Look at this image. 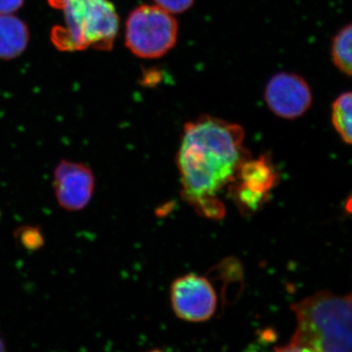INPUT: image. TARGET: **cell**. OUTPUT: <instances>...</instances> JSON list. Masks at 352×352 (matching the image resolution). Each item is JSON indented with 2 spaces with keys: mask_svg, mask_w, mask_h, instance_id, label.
Instances as JSON below:
<instances>
[{
  "mask_svg": "<svg viewBox=\"0 0 352 352\" xmlns=\"http://www.w3.org/2000/svg\"><path fill=\"white\" fill-rule=\"evenodd\" d=\"M53 189L60 207L67 212H80L94 197V171L87 164L62 160L55 168Z\"/></svg>",
  "mask_w": 352,
  "mask_h": 352,
  "instance_id": "obj_8",
  "label": "cell"
},
{
  "mask_svg": "<svg viewBox=\"0 0 352 352\" xmlns=\"http://www.w3.org/2000/svg\"><path fill=\"white\" fill-rule=\"evenodd\" d=\"M332 124L340 139L347 145L352 142V94L344 92L332 104Z\"/></svg>",
  "mask_w": 352,
  "mask_h": 352,
  "instance_id": "obj_11",
  "label": "cell"
},
{
  "mask_svg": "<svg viewBox=\"0 0 352 352\" xmlns=\"http://www.w3.org/2000/svg\"><path fill=\"white\" fill-rule=\"evenodd\" d=\"M178 31L173 14L156 4H143L132 10L127 18L126 47L139 58L159 59L175 47Z\"/></svg>",
  "mask_w": 352,
  "mask_h": 352,
  "instance_id": "obj_4",
  "label": "cell"
},
{
  "mask_svg": "<svg viewBox=\"0 0 352 352\" xmlns=\"http://www.w3.org/2000/svg\"><path fill=\"white\" fill-rule=\"evenodd\" d=\"M25 0H0V14H12L19 10Z\"/></svg>",
  "mask_w": 352,
  "mask_h": 352,
  "instance_id": "obj_13",
  "label": "cell"
},
{
  "mask_svg": "<svg viewBox=\"0 0 352 352\" xmlns=\"http://www.w3.org/2000/svg\"><path fill=\"white\" fill-rule=\"evenodd\" d=\"M351 294L320 291L292 305L296 317L295 333L278 351H351Z\"/></svg>",
  "mask_w": 352,
  "mask_h": 352,
  "instance_id": "obj_2",
  "label": "cell"
},
{
  "mask_svg": "<svg viewBox=\"0 0 352 352\" xmlns=\"http://www.w3.org/2000/svg\"><path fill=\"white\" fill-rule=\"evenodd\" d=\"M245 138L244 127L214 116L184 124L176 155L182 197L201 217L219 220L226 215L219 197L251 157Z\"/></svg>",
  "mask_w": 352,
  "mask_h": 352,
  "instance_id": "obj_1",
  "label": "cell"
},
{
  "mask_svg": "<svg viewBox=\"0 0 352 352\" xmlns=\"http://www.w3.org/2000/svg\"><path fill=\"white\" fill-rule=\"evenodd\" d=\"M278 180L279 173L268 155L254 160L250 157L229 185L228 195L243 214H252L266 203Z\"/></svg>",
  "mask_w": 352,
  "mask_h": 352,
  "instance_id": "obj_5",
  "label": "cell"
},
{
  "mask_svg": "<svg viewBox=\"0 0 352 352\" xmlns=\"http://www.w3.org/2000/svg\"><path fill=\"white\" fill-rule=\"evenodd\" d=\"M30 34L27 25L11 14H0V59L11 60L27 48Z\"/></svg>",
  "mask_w": 352,
  "mask_h": 352,
  "instance_id": "obj_9",
  "label": "cell"
},
{
  "mask_svg": "<svg viewBox=\"0 0 352 352\" xmlns=\"http://www.w3.org/2000/svg\"><path fill=\"white\" fill-rule=\"evenodd\" d=\"M263 95L271 112L284 120L302 117L314 103L311 88L305 78L288 72L271 76Z\"/></svg>",
  "mask_w": 352,
  "mask_h": 352,
  "instance_id": "obj_7",
  "label": "cell"
},
{
  "mask_svg": "<svg viewBox=\"0 0 352 352\" xmlns=\"http://www.w3.org/2000/svg\"><path fill=\"white\" fill-rule=\"evenodd\" d=\"M63 11L66 27H56L52 41L61 50H110L119 31V17L108 0H48Z\"/></svg>",
  "mask_w": 352,
  "mask_h": 352,
  "instance_id": "obj_3",
  "label": "cell"
},
{
  "mask_svg": "<svg viewBox=\"0 0 352 352\" xmlns=\"http://www.w3.org/2000/svg\"><path fill=\"white\" fill-rule=\"evenodd\" d=\"M171 305L178 318L188 322H205L217 309V292L210 280L200 275L177 278L170 289Z\"/></svg>",
  "mask_w": 352,
  "mask_h": 352,
  "instance_id": "obj_6",
  "label": "cell"
},
{
  "mask_svg": "<svg viewBox=\"0 0 352 352\" xmlns=\"http://www.w3.org/2000/svg\"><path fill=\"white\" fill-rule=\"evenodd\" d=\"M351 24L342 27L333 36L331 44V57L333 64L342 75L351 78L352 73L351 59Z\"/></svg>",
  "mask_w": 352,
  "mask_h": 352,
  "instance_id": "obj_10",
  "label": "cell"
},
{
  "mask_svg": "<svg viewBox=\"0 0 352 352\" xmlns=\"http://www.w3.org/2000/svg\"><path fill=\"white\" fill-rule=\"evenodd\" d=\"M6 351V342L2 340V338L0 337V352H3Z\"/></svg>",
  "mask_w": 352,
  "mask_h": 352,
  "instance_id": "obj_14",
  "label": "cell"
},
{
  "mask_svg": "<svg viewBox=\"0 0 352 352\" xmlns=\"http://www.w3.org/2000/svg\"><path fill=\"white\" fill-rule=\"evenodd\" d=\"M156 6L171 14L186 12L195 3L196 0H154Z\"/></svg>",
  "mask_w": 352,
  "mask_h": 352,
  "instance_id": "obj_12",
  "label": "cell"
}]
</instances>
